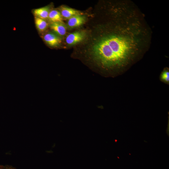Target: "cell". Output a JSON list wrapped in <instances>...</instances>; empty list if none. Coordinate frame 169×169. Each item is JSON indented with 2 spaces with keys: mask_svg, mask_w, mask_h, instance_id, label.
Returning <instances> with one entry per match:
<instances>
[{
  "mask_svg": "<svg viewBox=\"0 0 169 169\" xmlns=\"http://www.w3.org/2000/svg\"><path fill=\"white\" fill-rule=\"evenodd\" d=\"M43 38L48 45L52 47L57 46L62 41L61 38L58 36L52 33L45 34L43 35Z\"/></svg>",
  "mask_w": 169,
  "mask_h": 169,
  "instance_id": "cell-2",
  "label": "cell"
},
{
  "mask_svg": "<svg viewBox=\"0 0 169 169\" xmlns=\"http://www.w3.org/2000/svg\"><path fill=\"white\" fill-rule=\"evenodd\" d=\"M51 23H62V18L60 13L56 10L50 11L48 18Z\"/></svg>",
  "mask_w": 169,
  "mask_h": 169,
  "instance_id": "cell-8",
  "label": "cell"
},
{
  "mask_svg": "<svg viewBox=\"0 0 169 169\" xmlns=\"http://www.w3.org/2000/svg\"><path fill=\"white\" fill-rule=\"evenodd\" d=\"M161 78L165 82H168L169 81V72L168 69L165 70L162 73Z\"/></svg>",
  "mask_w": 169,
  "mask_h": 169,
  "instance_id": "cell-10",
  "label": "cell"
},
{
  "mask_svg": "<svg viewBox=\"0 0 169 169\" xmlns=\"http://www.w3.org/2000/svg\"><path fill=\"white\" fill-rule=\"evenodd\" d=\"M60 10L62 16L65 18H69L74 16L80 14L78 11L66 7H62Z\"/></svg>",
  "mask_w": 169,
  "mask_h": 169,
  "instance_id": "cell-7",
  "label": "cell"
},
{
  "mask_svg": "<svg viewBox=\"0 0 169 169\" xmlns=\"http://www.w3.org/2000/svg\"><path fill=\"white\" fill-rule=\"evenodd\" d=\"M50 11L48 7H44L34 9L33 13L35 17L45 19L48 18Z\"/></svg>",
  "mask_w": 169,
  "mask_h": 169,
  "instance_id": "cell-6",
  "label": "cell"
},
{
  "mask_svg": "<svg viewBox=\"0 0 169 169\" xmlns=\"http://www.w3.org/2000/svg\"><path fill=\"white\" fill-rule=\"evenodd\" d=\"M84 16L79 14L74 16L70 18L68 22V26L71 28H74L80 26L85 21Z\"/></svg>",
  "mask_w": 169,
  "mask_h": 169,
  "instance_id": "cell-4",
  "label": "cell"
},
{
  "mask_svg": "<svg viewBox=\"0 0 169 169\" xmlns=\"http://www.w3.org/2000/svg\"><path fill=\"white\" fill-rule=\"evenodd\" d=\"M85 34L82 31H77L69 34L66 38V43L69 45H73L82 41Z\"/></svg>",
  "mask_w": 169,
  "mask_h": 169,
  "instance_id": "cell-3",
  "label": "cell"
},
{
  "mask_svg": "<svg viewBox=\"0 0 169 169\" xmlns=\"http://www.w3.org/2000/svg\"><path fill=\"white\" fill-rule=\"evenodd\" d=\"M0 169H16L13 166L8 165H0Z\"/></svg>",
  "mask_w": 169,
  "mask_h": 169,
  "instance_id": "cell-11",
  "label": "cell"
},
{
  "mask_svg": "<svg viewBox=\"0 0 169 169\" xmlns=\"http://www.w3.org/2000/svg\"><path fill=\"white\" fill-rule=\"evenodd\" d=\"M50 28L57 35L62 36L66 33V28L62 23H51Z\"/></svg>",
  "mask_w": 169,
  "mask_h": 169,
  "instance_id": "cell-5",
  "label": "cell"
},
{
  "mask_svg": "<svg viewBox=\"0 0 169 169\" xmlns=\"http://www.w3.org/2000/svg\"><path fill=\"white\" fill-rule=\"evenodd\" d=\"M35 23L37 29L39 32L44 31L48 26V23L45 19L39 18L35 17Z\"/></svg>",
  "mask_w": 169,
  "mask_h": 169,
  "instance_id": "cell-9",
  "label": "cell"
},
{
  "mask_svg": "<svg viewBox=\"0 0 169 169\" xmlns=\"http://www.w3.org/2000/svg\"><path fill=\"white\" fill-rule=\"evenodd\" d=\"M112 20L93 43L90 59L102 70L123 69L149 49L152 32L144 15L129 0L113 3Z\"/></svg>",
  "mask_w": 169,
  "mask_h": 169,
  "instance_id": "cell-1",
  "label": "cell"
}]
</instances>
